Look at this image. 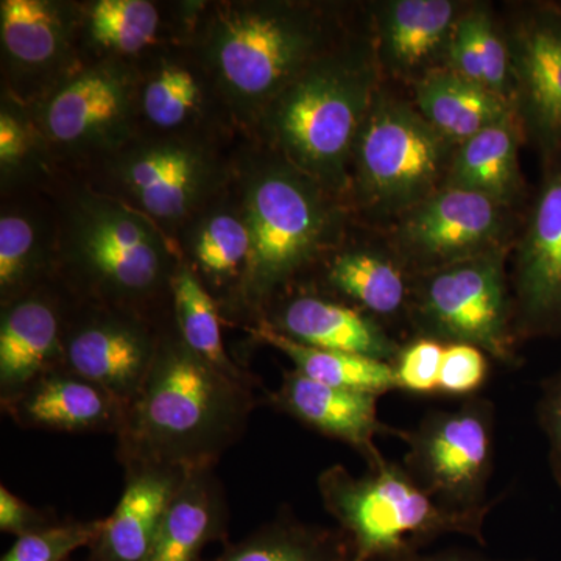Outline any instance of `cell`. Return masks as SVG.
Segmentation results:
<instances>
[{"instance_id":"obj_15","label":"cell","mask_w":561,"mask_h":561,"mask_svg":"<svg viewBox=\"0 0 561 561\" xmlns=\"http://www.w3.org/2000/svg\"><path fill=\"white\" fill-rule=\"evenodd\" d=\"M257 323L312 348L341 351L390 364L402 346L381 321L313 287L284 291Z\"/></svg>"},{"instance_id":"obj_28","label":"cell","mask_w":561,"mask_h":561,"mask_svg":"<svg viewBox=\"0 0 561 561\" xmlns=\"http://www.w3.org/2000/svg\"><path fill=\"white\" fill-rule=\"evenodd\" d=\"M445 69L485 88L515 106L511 46L486 5H470L457 25Z\"/></svg>"},{"instance_id":"obj_8","label":"cell","mask_w":561,"mask_h":561,"mask_svg":"<svg viewBox=\"0 0 561 561\" xmlns=\"http://www.w3.org/2000/svg\"><path fill=\"white\" fill-rule=\"evenodd\" d=\"M512 250L489 251L413 275L409 324L415 335L445 345H472L501 364L519 367L507 273Z\"/></svg>"},{"instance_id":"obj_41","label":"cell","mask_w":561,"mask_h":561,"mask_svg":"<svg viewBox=\"0 0 561 561\" xmlns=\"http://www.w3.org/2000/svg\"><path fill=\"white\" fill-rule=\"evenodd\" d=\"M381 561H522L494 559L482 552L467 551V549H451V551H440L434 553L415 552L408 556L393 557Z\"/></svg>"},{"instance_id":"obj_29","label":"cell","mask_w":561,"mask_h":561,"mask_svg":"<svg viewBox=\"0 0 561 561\" xmlns=\"http://www.w3.org/2000/svg\"><path fill=\"white\" fill-rule=\"evenodd\" d=\"M219 301L206 289L190 264L180 262L172 279V317L181 341L192 353L236 381L261 387L253 373L243 370L225 350Z\"/></svg>"},{"instance_id":"obj_11","label":"cell","mask_w":561,"mask_h":561,"mask_svg":"<svg viewBox=\"0 0 561 561\" xmlns=\"http://www.w3.org/2000/svg\"><path fill=\"white\" fill-rule=\"evenodd\" d=\"M540 183L512 250L513 328L519 342L561 339V149Z\"/></svg>"},{"instance_id":"obj_36","label":"cell","mask_w":561,"mask_h":561,"mask_svg":"<svg viewBox=\"0 0 561 561\" xmlns=\"http://www.w3.org/2000/svg\"><path fill=\"white\" fill-rule=\"evenodd\" d=\"M443 351L445 343L421 335H415L402 345L400 354L391 364L398 390L420 397L438 394Z\"/></svg>"},{"instance_id":"obj_16","label":"cell","mask_w":561,"mask_h":561,"mask_svg":"<svg viewBox=\"0 0 561 561\" xmlns=\"http://www.w3.org/2000/svg\"><path fill=\"white\" fill-rule=\"evenodd\" d=\"M470 3L390 0L375 16L373 54L381 76L411 83L443 69L457 25Z\"/></svg>"},{"instance_id":"obj_13","label":"cell","mask_w":561,"mask_h":561,"mask_svg":"<svg viewBox=\"0 0 561 561\" xmlns=\"http://www.w3.org/2000/svg\"><path fill=\"white\" fill-rule=\"evenodd\" d=\"M515 111L541 160L561 149V11L551 2L518 7L505 27Z\"/></svg>"},{"instance_id":"obj_22","label":"cell","mask_w":561,"mask_h":561,"mask_svg":"<svg viewBox=\"0 0 561 561\" xmlns=\"http://www.w3.org/2000/svg\"><path fill=\"white\" fill-rule=\"evenodd\" d=\"M230 507L214 468L186 470L147 561H203L210 542L227 541Z\"/></svg>"},{"instance_id":"obj_25","label":"cell","mask_w":561,"mask_h":561,"mask_svg":"<svg viewBox=\"0 0 561 561\" xmlns=\"http://www.w3.org/2000/svg\"><path fill=\"white\" fill-rule=\"evenodd\" d=\"M412 102L456 147L516 114L511 102L445 68L413 84Z\"/></svg>"},{"instance_id":"obj_23","label":"cell","mask_w":561,"mask_h":561,"mask_svg":"<svg viewBox=\"0 0 561 561\" xmlns=\"http://www.w3.org/2000/svg\"><path fill=\"white\" fill-rule=\"evenodd\" d=\"M413 275L393 251L354 247L331 257L323 283L339 300L348 302L373 319L409 323Z\"/></svg>"},{"instance_id":"obj_31","label":"cell","mask_w":561,"mask_h":561,"mask_svg":"<svg viewBox=\"0 0 561 561\" xmlns=\"http://www.w3.org/2000/svg\"><path fill=\"white\" fill-rule=\"evenodd\" d=\"M2 43L21 69L43 70L57 62L66 46L60 14L41 0H3L0 9Z\"/></svg>"},{"instance_id":"obj_33","label":"cell","mask_w":561,"mask_h":561,"mask_svg":"<svg viewBox=\"0 0 561 561\" xmlns=\"http://www.w3.org/2000/svg\"><path fill=\"white\" fill-rule=\"evenodd\" d=\"M160 22V11L147 0H99L88 14V32L102 49L133 55L157 38Z\"/></svg>"},{"instance_id":"obj_14","label":"cell","mask_w":561,"mask_h":561,"mask_svg":"<svg viewBox=\"0 0 561 561\" xmlns=\"http://www.w3.org/2000/svg\"><path fill=\"white\" fill-rule=\"evenodd\" d=\"M117 175L128 197L161 224L187 219L219 181L205 151L176 138L133 147L117 164Z\"/></svg>"},{"instance_id":"obj_27","label":"cell","mask_w":561,"mask_h":561,"mask_svg":"<svg viewBox=\"0 0 561 561\" xmlns=\"http://www.w3.org/2000/svg\"><path fill=\"white\" fill-rule=\"evenodd\" d=\"M210 561H354V549L339 527L302 523L294 513L280 512Z\"/></svg>"},{"instance_id":"obj_42","label":"cell","mask_w":561,"mask_h":561,"mask_svg":"<svg viewBox=\"0 0 561 561\" xmlns=\"http://www.w3.org/2000/svg\"><path fill=\"white\" fill-rule=\"evenodd\" d=\"M551 3L557 10L561 11V0H552Z\"/></svg>"},{"instance_id":"obj_18","label":"cell","mask_w":561,"mask_h":561,"mask_svg":"<svg viewBox=\"0 0 561 561\" xmlns=\"http://www.w3.org/2000/svg\"><path fill=\"white\" fill-rule=\"evenodd\" d=\"M379 394L341 389L313 381L298 370L284 371L278 390L267 393L273 409L286 413L321 435L359 453L368 468L383 459L376 448L378 435H397L378 416Z\"/></svg>"},{"instance_id":"obj_7","label":"cell","mask_w":561,"mask_h":561,"mask_svg":"<svg viewBox=\"0 0 561 561\" xmlns=\"http://www.w3.org/2000/svg\"><path fill=\"white\" fill-rule=\"evenodd\" d=\"M456 149L412 101L381 83L357 139L350 184L368 213L394 221L445 186Z\"/></svg>"},{"instance_id":"obj_4","label":"cell","mask_w":561,"mask_h":561,"mask_svg":"<svg viewBox=\"0 0 561 561\" xmlns=\"http://www.w3.org/2000/svg\"><path fill=\"white\" fill-rule=\"evenodd\" d=\"M332 194L286 160L265 164L249 180L243 214L249 225V268L238 297L236 316L261 320L279 295L319 260L337 231L339 209Z\"/></svg>"},{"instance_id":"obj_6","label":"cell","mask_w":561,"mask_h":561,"mask_svg":"<svg viewBox=\"0 0 561 561\" xmlns=\"http://www.w3.org/2000/svg\"><path fill=\"white\" fill-rule=\"evenodd\" d=\"M323 36L319 16L308 7L230 5L214 18L206 54L225 94L262 114L327 51Z\"/></svg>"},{"instance_id":"obj_21","label":"cell","mask_w":561,"mask_h":561,"mask_svg":"<svg viewBox=\"0 0 561 561\" xmlns=\"http://www.w3.org/2000/svg\"><path fill=\"white\" fill-rule=\"evenodd\" d=\"M119 504L105 518L84 561H147L164 513L186 470L164 465L124 468Z\"/></svg>"},{"instance_id":"obj_32","label":"cell","mask_w":561,"mask_h":561,"mask_svg":"<svg viewBox=\"0 0 561 561\" xmlns=\"http://www.w3.org/2000/svg\"><path fill=\"white\" fill-rule=\"evenodd\" d=\"M205 83L197 70L181 61H164L151 72L140 91L146 119L162 131H176L201 116Z\"/></svg>"},{"instance_id":"obj_40","label":"cell","mask_w":561,"mask_h":561,"mask_svg":"<svg viewBox=\"0 0 561 561\" xmlns=\"http://www.w3.org/2000/svg\"><path fill=\"white\" fill-rule=\"evenodd\" d=\"M28 136L13 114L2 111L0 116V161L2 168L18 164L27 153Z\"/></svg>"},{"instance_id":"obj_24","label":"cell","mask_w":561,"mask_h":561,"mask_svg":"<svg viewBox=\"0 0 561 561\" xmlns=\"http://www.w3.org/2000/svg\"><path fill=\"white\" fill-rule=\"evenodd\" d=\"M526 140L518 116L486 128L454 151L445 187L478 192L516 209L526 198L519 147Z\"/></svg>"},{"instance_id":"obj_19","label":"cell","mask_w":561,"mask_h":561,"mask_svg":"<svg viewBox=\"0 0 561 561\" xmlns=\"http://www.w3.org/2000/svg\"><path fill=\"white\" fill-rule=\"evenodd\" d=\"M0 405L22 430L62 434L117 435L127 412L110 391L65 367L44 373Z\"/></svg>"},{"instance_id":"obj_12","label":"cell","mask_w":561,"mask_h":561,"mask_svg":"<svg viewBox=\"0 0 561 561\" xmlns=\"http://www.w3.org/2000/svg\"><path fill=\"white\" fill-rule=\"evenodd\" d=\"M171 321L157 323L138 313L72 300L61 367L99 383L127 408L146 382Z\"/></svg>"},{"instance_id":"obj_35","label":"cell","mask_w":561,"mask_h":561,"mask_svg":"<svg viewBox=\"0 0 561 561\" xmlns=\"http://www.w3.org/2000/svg\"><path fill=\"white\" fill-rule=\"evenodd\" d=\"M105 518L60 522L49 529L16 538L0 561H69L73 552L90 549L103 529Z\"/></svg>"},{"instance_id":"obj_9","label":"cell","mask_w":561,"mask_h":561,"mask_svg":"<svg viewBox=\"0 0 561 561\" xmlns=\"http://www.w3.org/2000/svg\"><path fill=\"white\" fill-rule=\"evenodd\" d=\"M494 413L493 402L471 397L457 408L427 413L413 430H398L408 445L402 467L446 507H482L493 474Z\"/></svg>"},{"instance_id":"obj_3","label":"cell","mask_w":561,"mask_h":561,"mask_svg":"<svg viewBox=\"0 0 561 561\" xmlns=\"http://www.w3.org/2000/svg\"><path fill=\"white\" fill-rule=\"evenodd\" d=\"M58 283L77 301L172 320V279L180 262L157 227L119 203H79Z\"/></svg>"},{"instance_id":"obj_34","label":"cell","mask_w":561,"mask_h":561,"mask_svg":"<svg viewBox=\"0 0 561 561\" xmlns=\"http://www.w3.org/2000/svg\"><path fill=\"white\" fill-rule=\"evenodd\" d=\"M49 280L43 273L36 230L27 217L0 219V295L2 305Z\"/></svg>"},{"instance_id":"obj_26","label":"cell","mask_w":561,"mask_h":561,"mask_svg":"<svg viewBox=\"0 0 561 561\" xmlns=\"http://www.w3.org/2000/svg\"><path fill=\"white\" fill-rule=\"evenodd\" d=\"M187 249L190 267L219 301L220 311L230 308L250 261L251 238L243 209L209 210L192 228Z\"/></svg>"},{"instance_id":"obj_37","label":"cell","mask_w":561,"mask_h":561,"mask_svg":"<svg viewBox=\"0 0 561 561\" xmlns=\"http://www.w3.org/2000/svg\"><path fill=\"white\" fill-rule=\"evenodd\" d=\"M490 365L482 350L465 343H448L443 351L438 394L478 397L485 386Z\"/></svg>"},{"instance_id":"obj_30","label":"cell","mask_w":561,"mask_h":561,"mask_svg":"<svg viewBox=\"0 0 561 561\" xmlns=\"http://www.w3.org/2000/svg\"><path fill=\"white\" fill-rule=\"evenodd\" d=\"M261 343L286 354L294 362L295 370L302 373L313 381L328 383L341 389L367 391V393L386 394L398 390L393 365L390 362L357 356V354L341 353L312 348L290 341L267 324L257 323L247 328Z\"/></svg>"},{"instance_id":"obj_2","label":"cell","mask_w":561,"mask_h":561,"mask_svg":"<svg viewBox=\"0 0 561 561\" xmlns=\"http://www.w3.org/2000/svg\"><path fill=\"white\" fill-rule=\"evenodd\" d=\"M381 83L371 44L327 50L265 108V130L283 160L331 194H342Z\"/></svg>"},{"instance_id":"obj_17","label":"cell","mask_w":561,"mask_h":561,"mask_svg":"<svg viewBox=\"0 0 561 561\" xmlns=\"http://www.w3.org/2000/svg\"><path fill=\"white\" fill-rule=\"evenodd\" d=\"M50 283L2 305L0 402L16 397L44 373L61 367L62 337L73 298L58 280Z\"/></svg>"},{"instance_id":"obj_10","label":"cell","mask_w":561,"mask_h":561,"mask_svg":"<svg viewBox=\"0 0 561 561\" xmlns=\"http://www.w3.org/2000/svg\"><path fill=\"white\" fill-rule=\"evenodd\" d=\"M522 221L511 206L443 186L393 221L389 249L420 275L515 245Z\"/></svg>"},{"instance_id":"obj_20","label":"cell","mask_w":561,"mask_h":561,"mask_svg":"<svg viewBox=\"0 0 561 561\" xmlns=\"http://www.w3.org/2000/svg\"><path fill=\"white\" fill-rule=\"evenodd\" d=\"M135 87L116 65L84 70L62 87L43 114L54 142L70 149H88L122 138L131 119Z\"/></svg>"},{"instance_id":"obj_39","label":"cell","mask_w":561,"mask_h":561,"mask_svg":"<svg viewBox=\"0 0 561 561\" xmlns=\"http://www.w3.org/2000/svg\"><path fill=\"white\" fill-rule=\"evenodd\" d=\"M538 421L549 442V465L561 490V368L542 382Z\"/></svg>"},{"instance_id":"obj_38","label":"cell","mask_w":561,"mask_h":561,"mask_svg":"<svg viewBox=\"0 0 561 561\" xmlns=\"http://www.w3.org/2000/svg\"><path fill=\"white\" fill-rule=\"evenodd\" d=\"M50 511L33 507L5 485H0V530L14 537H25L60 523Z\"/></svg>"},{"instance_id":"obj_5","label":"cell","mask_w":561,"mask_h":561,"mask_svg":"<svg viewBox=\"0 0 561 561\" xmlns=\"http://www.w3.org/2000/svg\"><path fill=\"white\" fill-rule=\"evenodd\" d=\"M324 508L348 535L354 561H381L423 552L445 535H463L485 545L486 516L496 504L457 511L440 504L413 481L405 468L383 460L360 478L342 465L319 476Z\"/></svg>"},{"instance_id":"obj_1","label":"cell","mask_w":561,"mask_h":561,"mask_svg":"<svg viewBox=\"0 0 561 561\" xmlns=\"http://www.w3.org/2000/svg\"><path fill=\"white\" fill-rule=\"evenodd\" d=\"M256 389L192 353L172 320L146 382L127 405L116 435L117 460L124 468H216L245 434L260 402Z\"/></svg>"}]
</instances>
